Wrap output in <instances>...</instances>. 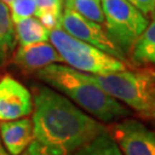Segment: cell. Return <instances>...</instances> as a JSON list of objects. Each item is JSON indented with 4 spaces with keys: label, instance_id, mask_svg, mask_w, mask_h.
Instances as JSON below:
<instances>
[{
    "label": "cell",
    "instance_id": "6da1fadb",
    "mask_svg": "<svg viewBox=\"0 0 155 155\" xmlns=\"http://www.w3.org/2000/svg\"><path fill=\"white\" fill-rule=\"evenodd\" d=\"M33 97V139L28 146V155H72L108 131L50 87L38 86Z\"/></svg>",
    "mask_w": 155,
    "mask_h": 155
},
{
    "label": "cell",
    "instance_id": "7a4b0ae2",
    "mask_svg": "<svg viewBox=\"0 0 155 155\" xmlns=\"http://www.w3.org/2000/svg\"><path fill=\"white\" fill-rule=\"evenodd\" d=\"M39 79L60 91L101 122H115L131 114L118 100L104 92L85 77V74L62 64H50L39 69Z\"/></svg>",
    "mask_w": 155,
    "mask_h": 155
},
{
    "label": "cell",
    "instance_id": "3957f363",
    "mask_svg": "<svg viewBox=\"0 0 155 155\" xmlns=\"http://www.w3.org/2000/svg\"><path fill=\"white\" fill-rule=\"evenodd\" d=\"M85 77L139 115L148 120L155 118V71L123 70L108 75L85 74Z\"/></svg>",
    "mask_w": 155,
    "mask_h": 155
},
{
    "label": "cell",
    "instance_id": "277c9868",
    "mask_svg": "<svg viewBox=\"0 0 155 155\" xmlns=\"http://www.w3.org/2000/svg\"><path fill=\"white\" fill-rule=\"evenodd\" d=\"M48 39L61 56L62 62H66L70 68L78 71L90 75H108L127 69L124 61L74 38L62 28L51 30Z\"/></svg>",
    "mask_w": 155,
    "mask_h": 155
},
{
    "label": "cell",
    "instance_id": "5b68a950",
    "mask_svg": "<svg viewBox=\"0 0 155 155\" xmlns=\"http://www.w3.org/2000/svg\"><path fill=\"white\" fill-rule=\"evenodd\" d=\"M101 5L108 37L124 55H130L136 41L150 24V18L127 0H101Z\"/></svg>",
    "mask_w": 155,
    "mask_h": 155
},
{
    "label": "cell",
    "instance_id": "8992f818",
    "mask_svg": "<svg viewBox=\"0 0 155 155\" xmlns=\"http://www.w3.org/2000/svg\"><path fill=\"white\" fill-rule=\"evenodd\" d=\"M61 28L74 38L92 45L100 51L116 58L117 60H127V56L109 39L101 24L85 18L72 8H64L62 11Z\"/></svg>",
    "mask_w": 155,
    "mask_h": 155
},
{
    "label": "cell",
    "instance_id": "52a82bcc",
    "mask_svg": "<svg viewBox=\"0 0 155 155\" xmlns=\"http://www.w3.org/2000/svg\"><path fill=\"white\" fill-rule=\"evenodd\" d=\"M108 132L123 155H155V133L139 121H122Z\"/></svg>",
    "mask_w": 155,
    "mask_h": 155
},
{
    "label": "cell",
    "instance_id": "ba28073f",
    "mask_svg": "<svg viewBox=\"0 0 155 155\" xmlns=\"http://www.w3.org/2000/svg\"><path fill=\"white\" fill-rule=\"evenodd\" d=\"M32 97L27 87L11 76L0 79V121H14L30 115Z\"/></svg>",
    "mask_w": 155,
    "mask_h": 155
},
{
    "label": "cell",
    "instance_id": "9c48e42d",
    "mask_svg": "<svg viewBox=\"0 0 155 155\" xmlns=\"http://www.w3.org/2000/svg\"><path fill=\"white\" fill-rule=\"evenodd\" d=\"M14 61L25 70H39L56 62H62V59L53 45L43 41L20 46L14 55Z\"/></svg>",
    "mask_w": 155,
    "mask_h": 155
},
{
    "label": "cell",
    "instance_id": "30bf717a",
    "mask_svg": "<svg viewBox=\"0 0 155 155\" xmlns=\"http://www.w3.org/2000/svg\"><path fill=\"white\" fill-rule=\"evenodd\" d=\"M0 136L11 155H21L33 139L32 121L20 118L0 124Z\"/></svg>",
    "mask_w": 155,
    "mask_h": 155
},
{
    "label": "cell",
    "instance_id": "8fae6325",
    "mask_svg": "<svg viewBox=\"0 0 155 155\" xmlns=\"http://www.w3.org/2000/svg\"><path fill=\"white\" fill-rule=\"evenodd\" d=\"M15 36L21 46L47 41L50 38V30L45 28L37 17H27L14 23Z\"/></svg>",
    "mask_w": 155,
    "mask_h": 155
},
{
    "label": "cell",
    "instance_id": "7c38bea8",
    "mask_svg": "<svg viewBox=\"0 0 155 155\" xmlns=\"http://www.w3.org/2000/svg\"><path fill=\"white\" fill-rule=\"evenodd\" d=\"M130 56L137 64H155V17L136 41Z\"/></svg>",
    "mask_w": 155,
    "mask_h": 155
},
{
    "label": "cell",
    "instance_id": "4fadbf2b",
    "mask_svg": "<svg viewBox=\"0 0 155 155\" xmlns=\"http://www.w3.org/2000/svg\"><path fill=\"white\" fill-rule=\"evenodd\" d=\"M16 36L9 7L0 1V64L9 58L15 48Z\"/></svg>",
    "mask_w": 155,
    "mask_h": 155
},
{
    "label": "cell",
    "instance_id": "5bb4252c",
    "mask_svg": "<svg viewBox=\"0 0 155 155\" xmlns=\"http://www.w3.org/2000/svg\"><path fill=\"white\" fill-rule=\"evenodd\" d=\"M72 155H123L108 131L101 133Z\"/></svg>",
    "mask_w": 155,
    "mask_h": 155
},
{
    "label": "cell",
    "instance_id": "9a60e30c",
    "mask_svg": "<svg viewBox=\"0 0 155 155\" xmlns=\"http://www.w3.org/2000/svg\"><path fill=\"white\" fill-rule=\"evenodd\" d=\"M72 9L87 20L104 24L105 17L101 0H74Z\"/></svg>",
    "mask_w": 155,
    "mask_h": 155
},
{
    "label": "cell",
    "instance_id": "2e32d148",
    "mask_svg": "<svg viewBox=\"0 0 155 155\" xmlns=\"http://www.w3.org/2000/svg\"><path fill=\"white\" fill-rule=\"evenodd\" d=\"M11 16L15 23L20 20L36 15L37 5L33 0H14L9 5Z\"/></svg>",
    "mask_w": 155,
    "mask_h": 155
},
{
    "label": "cell",
    "instance_id": "e0dca14e",
    "mask_svg": "<svg viewBox=\"0 0 155 155\" xmlns=\"http://www.w3.org/2000/svg\"><path fill=\"white\" fill-rule=\"evenodd\" d=\"M143 15L150 18L155 17V0H127Z\"/></svg>",
    "mask_w": 155,
    "mask_h": 155
},
{
    "label": "cell",
    "instance_id": "ac0fdd59",
    "mask_svg": "<svg viewBox=\"0 0 155 155\" xmlns=\"http://www.w3.org/2000/svg\"><path fill=\"white\" fill-rule=\"evenodd\" d=\"M51 2H52V5L55 7L56 9H59V11H63L62 8H63V0H50Z\"/></svg>",
    "mask_w": 155,
    "mask_h": 155
},
{
    "label": "cell",
    "instance_id": "d6986e66",
    "mask_svg": "<svg viewBox=\"0 0 155 155\" xmlns=\"http://www.w3.org/2000/svg\"><path fill=\"white\" fill-rule=\"evenodd\" d=\"M72 4H74V0H63L64 8H72Z\"/></svg>",
    "mask_w": 155,
    "mask_h": 155
},
{
    "label": "cell",
    "instance_id": "ffe728a7",
    "mask_svg": "<svg viewBox=\"0 0 155 155\" xmlns=\"http://www.w3.org/2000/svg\"><path fill=\"white\" fill-rule=\"evenodd\" d=\"M0 155H7L5 150H4V147H2V145H1V143H0Z\"/></svg>",
    "mask_w": 155,
    "mask_h": 155
},
{
    "label": "cell",
    "instance_id": "44dd1931",
    "mask_svg": "<svg viewBox=\"0 0 155 155\" xmlns=\"http://www.w3.org/2000/svg\"><path fill=\"white\" fill-rule=\"evenodd\" d=\"M0 1H2L4 4H6V5H7V6H9V5H11V4H12V2L14 1V0H0Z\"/></svg>",
    "mask_w": 155,
    "mask_h": 155
},
{
    "label": "cell",
    "instance_id": "7402d4cb",
    "mask_svg": "<svg viewBox=\"0 0 155 155\" xmlns=\"http://www.w3.org/2000/svg\"><path fill=\"white\" fill-rule=\"evenodd\" d=\"M23 155H28V154H23Z\"/></svg>",
    "mask_w": 155,
    "mask_h": 155
}]
</instances>
